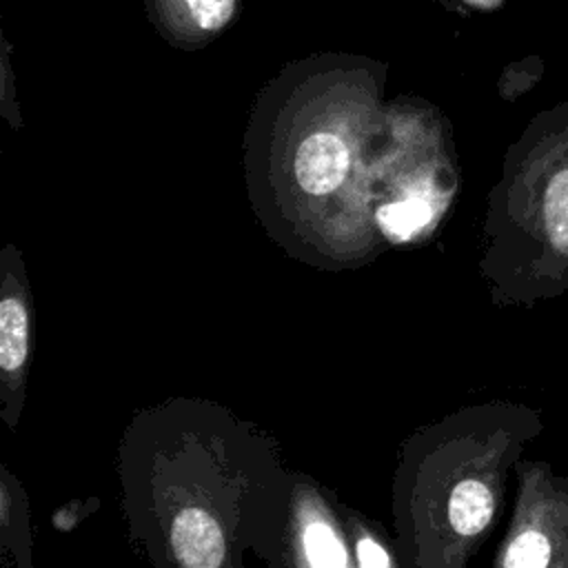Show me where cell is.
Instances as JSON below:
<instances>
[{"label":"cell","mask_w":568,"mask_h":568,"mask_svg":"<svg viewBox=\"0 0 568 568\" xmlns=\"http://www.w3.org/2000/svg\"><path fill=\"white\" fill-rule=\"evenodd\" d=\"M510 186L526 302L568 291V98L535 115Z\"/></svg>","instance_id":"cell-1"},{"label":"cell","mask_w":568,"mask_h":568,"mask_svg":"<svg viewBox=\"0 0 568 568\" xmlns=\"http://www.w3.org/2000/svg\"><path fill=\"white\" fill-rule=\"evenodd\" d=\"M501 568H568V477L546 462L519 464L515 524L504 541Z\"/></svg>","instance_id":"cell-2"},{"label":"cell","mask_w":568,"mask_h":568,"mask_svg":"<svg viewBox=\"0 0 568 568\" xmlns=\"http://www.w3.org/2000/svg\"><path fill=\"white\" fill-rule=\"evenodd\" d=\"M242 0H144V11L173 47L197 49L215 40L240 16Z\"/></svg>","instance_id":"cell-3"},{"label":"cell","mask_w":568,"mask_h":568,"mask_svg":"<svg viewBox=\"0 0 568 568\" xmlns=\"http://www.w3.org/2000/svg\"><path fill=\"white\" fill-rule=\"evenodd\" d=\"M351 166L346 142L331 131L308 133L295 149V178L302 191L326 195L335 191Z\"/></svg>","instance_id":"cell-4"},{"label":"cell","mask_w":568,"mask_h":568,"mask_svg":"<svg viewBox=\"0 0 568 568\" xmlns=\"http://www.w3.org/2000/svg\"><path fill=\"white\" fill-rule=\"evenodd\" d=\"M171 546L189 568H215L224 561L226 544L217 521L202 508H184L171 524Z\"/></svg>","instance_id":"cell-5"},{"label":"cell","mask_w":568,"mask_h":568,"mask_svg":"<svg viewBox=\"0 0 568 568\" xmlns=\"http://www.w3.org/2000/svg\"><path fill=\"white\" fill-rule=\"evenodd\" d=\"M499 506L497 486L481 475L459 479L448 495V524L457 537H481L495 521Z\"/></svg>","instance_id":"cell-6"},{"label":"cell","mask_w":568,"mask_h":568,"mask_svg":"<svg viewBox=\"0 0 568 568\" xmlns=\"http://www.w3.org/2000/svg\"><path fill=\"white\" fill-rule=\"evenodd\" d=\"M29 317L20 297L7 295L0 306V366L4 373H16L27 359Z\"/></svg>","instance_id":"cell-7"},{"label":"cell","mask_w":568,"mask_h":568,"mask_svg":"<svg viewBox=\"0 0 568 568\" xmlns=\"http://www.w3.org/2000/svg\"><path fill=\"white\" fill-rule=\"evenodd\" d=\"M433 217V206L424 197H406L388 202L379 209L377 220L393 240H408L419 233Z\"/></svg>","instance_id":"cell-8"},{"label":"cell","mask_w":568,"mask_h":568,"mask_svg":"<svg viewBox=\"0 0 568 568\" xmlns=\"http://www.w3.org/2000/svg\"><path fill=\"white\" fill-rule=\"evenodd\" d=\"M302 544H304L306 561L311 566H335V568H342V566L351 564L344 544L337 539L335 530L326 521H322V519L308 521L304 526Z\"/></svg>","instance_id":"cell-9"},{"label":"cell","mask_w":568,"mask_h":568,"mask_svg":"<svg viewBox=\"0 0 568 568\" xmlns=\"http://www.w3.org/2000/svg\"><path fill=\"white\" fill-rule=\"evenodd\" d=\"M541 73H544V62H541V58L532 55V58L510 64L504 71L501 87H508L510 89L508 93H521V91H528L539 80Z\"/></svg>","instance_id":"cell-10"},{"label":"cell","mask_w":568,"mask_h":568,"mask_svg":"<svg viewBox=\"0 0 568 568\" xmlns=\"http://www.w3.org/2000/svg\"><path fill=\"white\" fill-rule=\"evenodd\" d=\"M446 9L457 13H495L499 11L506 0H437Z\"/></svg>","instance_id":"cell-11"},{"label":"cell","mask_w":568,"mask_h":568,"mask_svg":"<svg viewBox=\"0 0 568 568\" xmlns=\"http://www.w3.org/2000/svg\"><path fill=\"white\" fill-rule=\"evenodd\" d=\"M357 564L359 566H390V557L382 546H377L373 539H362L357 544Z\"/></svg>","instance_id":"cell-12"}]
</instances>
